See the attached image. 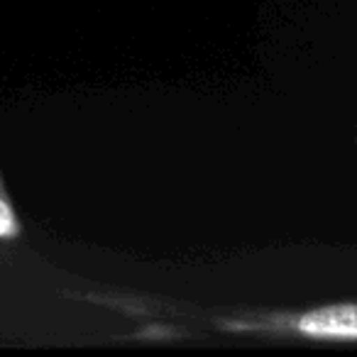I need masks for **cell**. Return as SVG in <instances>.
I'll use <instances>...</instances> for the list:
<instances>
[{
  "mask_svg": "<svg viewBox=\"0 0 357 357\" xmlns=\"http://www.w3.org/2000/svg\"><path fill=\"white\" fill-rule=\"evenodd\" d=\"M25 238V223L15 206L10 189H8L6 174L0 172V243L13 245Z\"/></svg>",
  "mask_w": 357,
  "mask_h": 357,
  "instance_id": "obj_2",
  "label": "cell"
},
{
  "mask_svg": "<svg viewBox=\"0 0 357 357\" xmlns=\"http://www.w3.org/2000/svg\"><path fill=\"white\" fill-rule=\"evenodd\" d=\"M79 301L142 321L144 333L206 331L230 337L298 340L357 345V303L337 301L308 308L201 306L174 296L139 294L128 289H89L74 294Z\"/></svg>",
  "mask_w": 357,
  "mask_h": 357,
  "instance_id": "obj_1",
  "label": "cell"
}]
</instances>
